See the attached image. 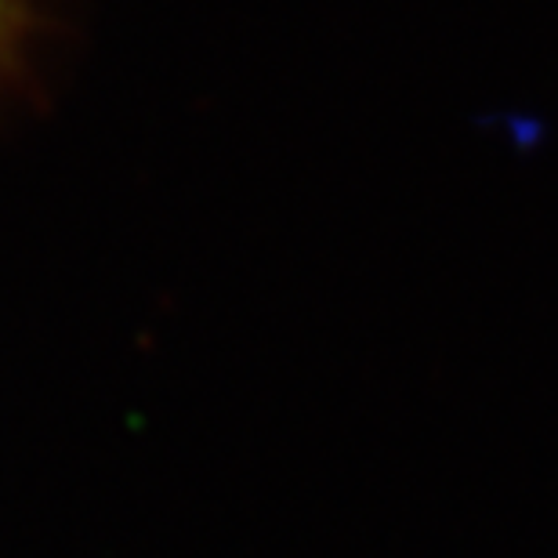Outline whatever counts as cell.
<instances>
[{"label":"cell","mask_w":558,"mask_h":558,"mask_svg":"<svg viewBox=\"0 0 558 558\" xmlns=\"http://www.w3.org/2000/svg\"><path fill=\"white\" fill-rule=\"evenodd\" d=\"M40 0H0V92H8L26 70Z\"/></svg>","instance_id":"obj_1"}]
</instances>
